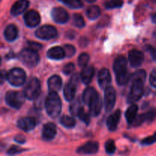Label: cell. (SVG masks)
<instances>
[{
	"label": "cell",
	"mask_w": 156,
	"mask_h": 156,
	"mask_svg": "<svg viewBox=\"0 0 156 156\" xmlns=\"http://www.w3.org/2000/svg\"><path fill=\"white\" fill-rule=\"evenodd\" d=\"M45 107L49 116L53 118L57 117L62 110V102L57 93L50 91L45 101Z\"/></svg>",
	"instance_id": "obj_1"
},
{
	"label": "cell",
	"mask_w": 156,
	"mask_h": 156,
	"mask_svg": "<svg viewBox=\"0 0 156 156\" xmlns=\"http://www.w3.org/2000/svg\"><path fill=\"white\" fill-rule=\"evenodd\" d=\"M19 58L21 62L28 67H34L40 61L39 54L35 50L30 48L21 50L19 54Z\"/></svg>",
	"instance_id": "obj_2"
},
{
	"label": "cell",
	"mask_w": 156,
	"mask_h": 156,
	"mask_svg": "<svg viewBox=\"0 0 156 156\" xmlns=\"http://www.w3.org/2000/svg\"><path fill=\"white\" fill-rule=\"evenodd\" d=\"M24 93L17 91H9L5 94V101L9 106L19 109L23 105L25 98Z\"/></svg>",
	"instance_id": "obj_3"
},
{
	"label": "cell",
	"mask_w": 156,
	"mask_h": 156,
	"mask_svg": "<svg viewBox=\"0 0 156 156\" xmlns=\"http://www.w3.org/2000/svg\"><path fill=\"white\" fill-rule=\"evenodd\" d=\"M25 79V72L21 68H14L7 73L8 82L13 86H21L24 83Z\"/></svg>",
	"instance_id": "obj_4"
},
{
	"label": "cell",
	"mask_w": 156,
	"mask_h": 156,
	"mask_svg": "<svg viewBox=\"0 0 156 156\" xmlns=\"http://www.w3.org/2000/svg\"><path fill=\"white\" fill-rule=\"evenodd\" d=\"M26 98L34 100L39 97L41 94V82L36 78H33L29 81L24 90Z\"/></svg>",
	"instance_id": "obj_5"
},
{
	"label": "cell",
	"mask_w": 156,
	"mask_h": 156,
	"mask_svg": "<svg viewBox=\"0 0 156 156\" xmlns=\"http://www.w3.org/2000/svg\"><path fill=\"white\" fill-rule=\"evenodd\" d=\"M144 82L141 80H133L130 91L128 95L129 103H134L140 100L144 93Z\"/></svg>",
	"instance_id": "obj_6"
},
{
	"label": "cell",
	"mask_w": 156,
	"mask_h": 156,
	"mask_svg": "<svg viewBox=\"0 0 156 156\" xmlns=\"http://www.w3.org/2000/svg\"><path fill=\"white\" fill-rule=\"evenodd\" d=\"M36 36L42 40H50L54 38L57 35V30L55 27L49 24L39 27L35 32Z\"/></svg>",
	"instance_id": "obj_7"
},
{
	"label": "cell",
	"mask_w": 156,
	"mask_h": 156,
	"mask_svg": "<svg viewBox=\"0 0 156 156\" xmlns=\"http://www.w3.org/2000/svg\"><path fill=\"white\" fill-rule=\"evenodd\" d=\"M127 60L123 56H119L115 59L114 62V70L116 76H121L128 74Z\"/></svg>",
	"instance_id": "obj_8"
},
{
	"label": "cell",
	"mask_w": 156,
	"mask_h": 156,
	"mask_svg": "<svg viewBox=\"0 0 156 156\" xmlns=\"http://www.w3.org/2000/svg\"><path fill=\"white\" fill-rule=\"evenodd\" d=\"M116 102V91L111 86L105 88V107L106 111H110L113 109Z\"/></svg>",
	"instance_id": "obj_9"
},
{
	"label": "cell",
	"mask_w": 156,
	"mask_h": 156,
	"mask_svg": "<svg viewBox=\"0 0 156 156\" xmlns=\"http://www.w3.org/2000/svg\"><path fill=\"white\" fill-rule=\"evenodd\" d=\"M51 15L53 19L59 24H65L69 21V14L63 8L56 7L52 10Z\"/></svg>",
	"instance_id": "obj_10"
},
{
	"label": "cell",
	"mask_w": 156,
	"mask_h": 156,
	"mask_svg": "<svg viewBox=\"0 0 156 156\" xmlns=\"http://www.w3.org/2000/svg\"><path fill=\"white\" fill-rule=\"evenodd\" d=\"M24 19L25 24L30 27H36L41 22L40 14L35 10H30L26 12L24 16Z\"/></svg>",
	"instance_id": "obj_11"
},
{
	"label": "cell",
	"mask_w": 156,
	"mask_h": 156,
	"mask_svg": "<svg viewBox=\"0 0 156 156\" xmlns=\"http://www.w3.org/2000/svg\"><path fill=\"white\" fill-rule=\"evenodd\" d=\"M129 62L132 67H138L142 65L144 61V54L140 50H130L129 53Z\"/></svg>",
	"instance_id": "obj_12"
},
{
	"label": "cell",
	"mask_w": 156,
	"mask_h": 156,
	"mask_svg": "<svg viewBox=\"0 0 156 156\" xmlns=\"http://www.w3.org/2000/svg\"><path fill=\"white\" fill-rule=\"evenodd\" d=\"M88 106H89V111L91 116L96 117L100 114L102 108V100L98 93H97L95 96L91 99Z\"/></svg>",
	"instance_id": "obj_13"
},
{
	"label": "cell",
	"mask_w": 156,
	"mask_h": 156,
	"mask_svg": "<svg viewBox=\"0 0 156 156\" xmlns=\"http://www.w3.org/2000/svg\"><path fill=\"white\" fill-rule=\"evenodd\" d=\"M99 149L98 143L95 141H88L85 143L83 146H80L77 149V152L79 154L83 155H90V154H94L98 152Z\"/></svg>",
	"instance_id": "obj_14"
},
{
	"label": "cell",
	"mask_w": 156,
	"mask_h": 156,
	"mask_svg": "<svg viewBox=\"0 0 156 156\" xmlns=\"http://www.w3.org/2000/svg\"><path fill=\"white\" fill-rule=\"evenodd\" d=\"M76 77L73 78L71 80L67 83L64 87V96H65L66 100L71 101L73 100L76 94V87H77V82L76 81Z\"/></svg>",
	"instance_id": "obj_15"
},
{
	"label": "cell",
	"mask_w": 156,
	"mask_h": 156,
	"mask_svg": "<svg viewBox=\"0 0 156 156\" xmlns=\"http://www.w3.org/2000/svg\"><path fill=\"white\" fill-rule=\"evenodd\" d=\"M98 80L99 85L103 89H105L107 87L109 86V84L111 82V76L109 70L106 68L101 69L98 73Z\"/></svg>",
	"instance_id": "obj_16"
},
{
	"label": "cell",
	"mask_w": 156,
	"mask_h": 156,
	"mask_svg": "<svg viewBox=\"0 0 156 156\" xmlns=\"http://www.w3.org/2000/svg\"><path fill=\"white\" fill-rule=\"evenodd\" d=\"M18 126L22 130L27 132L32 130L36 126V120L31 117H22L18 120Z\"/></svg>",
	"instance_id": "obj_17"
},
{
	"label": "cell",
	"mask_w": 156,
	"mask_h": 156,
	"mask_svg": "<svg viewBox=\"0 0 156 156\" xmlns=\"http://www.w3.org/2000/svg\"><path fill=\"white\" fill-rule=\"evenodd\" d=\"M29 6V1L28 0H18L15 2V4L12 5L11 9V14L14 16L20 15L23 13Z\"/></svg>",
	"instance_id": "obj_18"
},
{
	"label": "cell",
	"mask_w": 156,
	"mask_h": 156,
	"mask_svg": "<svg viewBox=\"0 0 156 156\" xmlns=\"http://www.w3.org/2000/svg\"><path fill=\"white\" fill-rule=\"evenodd\" d=\"M43 138L45 140H51L56 134V126L53 123H47L44 126L42 131Z\"/></svg>",
	"instance_id": "obj_19"
},
{
	"label": "cell",
	"mask_w": 156,
	"mask_h": 156,
	"mask_svg": "<svg viewBox=\"0 0 156 156\" xmlns=\"http://www.w3.org/2000/svg\"><path fill=\"white\" fill-rule=\"evenodd\" d=\"M120 116H121V112L120 110H117L115 112H114L108 117V120H107V126H108L109 130L114 131L117 129V125L120 122Z\"/></svg>",
	"instance_id": "obj_20"
},
{
	"label": "cell",
	"mask_w": 156,
	"mask_h": 156,
	"mask_svg": "<svg viewBox=\"0 0 156 156\" xmlns=\"http://www.w3.org/2000/svg\"><path fill=\"white\" fill-rule=\"evenodd\" d=\"M94 75V68L93 66H85L82 69L81 73V78L82 82L85 84L88 85L92 80L93 76Z\"/></svg>",
	"instance_id": "obj_21"
},
{
	"label": "cell",
	"mask_w": 156,
	"mask_h": 156,
	"mask_svg": "<svg viewBox=\"0 0 156 156\" xmlns=\"http://www.w3.org/2000/svg\"><path fill=\"white\" fill-rule=\"evenodd\" d=\"M47 56L52 59H61L66 56L64 49L61 47H54L47 52Z\"/></svg>",
	"instance_id": "obj_22"
},
{
	"label": "cell",
	"mask_w": 156,
	"mask_h": 156,
	"mask_svg": "<svg viewBox=\"0 0 156 156\" xmlns=\"http://www.w3.org/2000/svg\"><path fill=\"white\" fill-rule=\"evenodd\" d=\"M62 87V79L59 76H53L48 80V88L50 91L57 92Z\"/></svg>",
	"instance_id": "obj_23"
},
{
	"label": "cell",
	"mask_w": 156,
	"mask_h": 156,
	"mask_svg": "<svg viewBox=\"0 0 156 156\" xmlns=\"http://www.w3.org/2000/svg\"><path fill=\"white\" fill-rule=\"evenodd\" d=\"M5 38L8 41H14L18 37V28L15 24H9L4 31Z\"/></svg>",
	"instance_id": "obj_24"
},
{
	"label": "cell",
	"mask_w": 156,
	"mask_h": 156,
	"mask_svg": "<svg viewBox=\"0 0 156 156\" xmlns=\"http://www.w3.org/2000/svg\"><path fill=\"white\" fill-rule=\"evenodd\" d=\"M137 113H138V106L136 105H132L128 108L125 113V117L127 120L129 124H132L137 117Z\"/></svg>",
	"instance_id": "obj_25"
},
{
	"label": "cell",
	"mask_w": 156,
	"mask_h": 156,
	"mask_svg": "<svg viewBox=\"0 0 156 156\" xmlns=\"http://www.w3.org/2000/svg\"><path fill=\"white\" fill-rule=\"evenodd\" d=\"M86 15L88 18L91 20H94L98 18L101 15V9L98 6L91 5L87 9Z\"/></svg>",
	"instance_id": "obj_26"
},
{
	"label": "cell",
	"mask_w": 156,
	"mask_h": 156,
	"mask_svg": "<svg viewBox=\"0 0 156 156\" xmlns=\"http://www.w3.org/2000/svg\"><path fill=\"white\" fill-rule=\"evenodd\" d=\"M97 91H95V89L93 88H88L85 90L83 93V101L85 102V105H89L90 101H91V99L95 96V94H97Z\"/></svg>",
	"instance_id": "obj_27"
},
{
	"label": "cell",
	"mask_w": 156,
	"mask_h": 156,
	"mask_svg": "<svg viewBox=\"0 0 156 156\" xmlns=\"http://www.w3.org/2000/svg\"><path fill=\"white\" fill-rule=\"evenodd\" d=\"M76 120L69 116H62L60 119V123L66 128H73L76 125Z\"/></svg>",
	"instance_id": "obj_28"
},
{
	"label": "cell",
	"mask_w": 156,
	"mask_h": 156,
	"mask_svg": "<svg viewBox=\"0 0 156 156\" xmlns=\"http://www.w3.org/2000/svg\"><path fill=\"white\" fill-rule=\"evenodd\" d=\"M73 9H79L83 6V2L81 0H59Z\"/></svg>",
	"instance_id": "obj_29"
},
{
	"label": "cell",
	"mask_w": 156,
	"mask_h": 156,
	"mask_svg": "<svg viewBox=\"0 0 156 156\" xmlns=\"http://www.w3.org/2000/svg\"><path fill=\"white\" fill-rule=\"evenodd\" d=\"M73 21H74V24L76 27H79V28H82L85 25V20L84 18L82 16V15L79 13H76L73 15Z\"/></svg>",
	"instance_id": "obj_30"
},
{
	"label": "cell",
	"mask_w": 156,
	"mask_h": 156,
	"mask_svg": "<svg viewBox=\"0 0 156 156\" xmlns=\"http://www.w3.org/2000/svg\"><path fill=\"white\" fill-rule=\"evenodd\" d=\"M82 108V107L81 106V104L79 101H75L72 102V104L70 105V112L74 116H78L79 111Z\"/></svg>",
	"instance_id": "obj_31"
},
{
	"label": "cell",
	"mask_w": 156,
	"mask_h": 156,
	"mask_svg": "<svg viewBox=\"0 0 156 156\" xmlns=\"http://www.w3.org/2000/svg\"><path fill=\"white\" fill-rule=\"evenodd\" d=\"M146 73L145 70L140 69L137 70L132 76H131V81L133 80H141L143 82L146 81Z\"/></svg>",
	"instance_id": "obj_32"
},
{
	"label": "cell",
	"mask_w": 156,
	"mask_h": 156,
	"mask_svg": "<svg viewBox=\"0 0 156 156\" xmlns=\"http://www.w3.org/2000/svg\"><path fill=\"white\" fill-rule=\"evenodd\" d=\"M89 55L86 53H83L79 56V59H78V63L80 67L84 68L85 66H86L87 64H88V61H89Z\"/></svg>",
	"instance_id": "obj_33"
},
{
	"label": "cell",
	"mask_w": 156,
	"mask_h": 156,
	"mask_svg": "<svg viewBox=\"0 0 156 156\" xmlns=\"http://www.w3.org/2000/svg\"><path fill=\"white\" fill-rule=\"evenodd\" d=\"M123 0H109L107 2L105 5L108 9H115V8H120L123 5Z\"/></svg>",
	"instance_id": "obj_34"
},
{
	"label": "cell",
	"mask_w": 156,
	"mask_h": 156,
	"mask_svg": "<svg viewBox=\"0 0 156 156\" xmlns=\"http://www.w3.org/2000/svg\"><path fill=\"white\" fill-rule=\"evenodd\" d=\"M105 149L108 154H113L116 150V146L114 141L112 140H109L105 143Z\"/></svg>",
	"instance_id": "obj_35"
},
{
	"label": "cell",
	"mask_w": 156,
	"mask_h": 156,
	"mask_svg": "<svg viewBox=\"0 0 156 156\" xmlns=\"http://www.w3.org/2000/svg\"><path fill=\"white\" fill-rule=\"evenodd\" d=\"M64 51H65L66 56L67 57H71L76 53V48H75L74 46L71 45V44H67L65 45V47H63Z\"/></svg>",
	"instance_id": "obj_36"
},
{
	"label": "cell",
	"mask_w": 156,
	"mask_h": 156,
	"mask_svg": "<svg viewBox=\"0 0 156 156\" xmlns=\"http://www.w3.org/2000/svg\"><path fill=\"white\" fill-rule=\"evenodd\" d=\"M78 117L81 119V120H82L83 122H85V123H87V124L89 123V120H89L90 119L89 115H88V114H86V112H85L83 108H82V109L79 111V114H78Z\"/></svg>",
	"instance_id": "obj_37"
},
{
	"label": "cell",
	"mask_w": 156,
	"mask_h": 156,
	"mask_svg": "<svg viewBox=\"0 0 156 156\" xmlns=\"http://www.w3.org/2000/svg\"><path fill=\"white\" fill-rule=\"evenodd\" d=\"M24 149L23 148L19 147L18 146H12L10 149H8L7 153L9 155H16V154L21 153V152H24Z\"/></svg>",
	"instance_id": "obj_38"
},
{
	"label": "cell",
	"mask_w": 156,
	"mask_h": 156,
	"mask_svg": "<svg viewBox=\"0 0 156 156\" xmlns=\"http://www.w3.org/2000/svg\"><path fill=\"white\" fill-rule=\"evenodd\" d=\"M75 69V65L72 62H69V63H67L64 66L63 69H62V72H63L64 74L66 75H69L74 71Z\"/></svg>",
	"instance_id": "obj_39"
},
{
	"label": "cell",
	"mask_w": 156,
	"mask_h": 156,
	"mask_svg": "<svg viewBox=\"0 0 156 156\" xmlns=\"http://www.w3.org/2000/svg\"><path fill=\"white\" fill-rule=\"evenodd\" d=\"M156 142V132L154 133V135L151 136L146 137L144 140H142V144L143 145H151L153 144Z\"/></svg>",
	"instance_id": "obj_40"
},
{
	"label": "cell",
	"mask_w": 156,
	"mask_h": 156,
	"mask_svg": "<svg viewBox=\"0 0 156 156\" xmlns=\"http://www.w3.org/2000/svg\"><path fill=\"white\" fill-rule=\"evenodd\" d=\"M144 116L145 118H146V120L152 121L156 117V109H153L152 111H149L146 114H144Z\"/></svg>",
	"instance_id": "obj_41"
},
{
	"label": "cell",
	"mask_w": 156,
	"mask_h": 156,
	"mask_svg": "<svg viewBox=\"0 0 156 156\" xmlns=\"http://www.w3.org/2000/svg\"><path fill=\"white\" fill-rule=\"evenodd\" d=\"M27 44H28V48L31 49V50H35V51H37V50H41V49L42 48V45L37 42L30 41V42L27 43Z\"/></svg>",
	"instance_id": "obj_42"
},
{
	"label": "cell",
	"mask_w": 156,
	"mask_h": 156,
	"mask_svg": "<svg viewBox=\"0 0 156 156\" xmlns=\"http://www.w3.org/2000/svg\"><path fill=\"white\" fill-rule=\"evenodd\" d=\"M149 82H150V84L152 86L156 88V68L154 69L152 73H151L150 77H149Z\"/></svg>",
	"instance_id": "obj_43"
},
{
	"label": "cell",
	"mask_w": 156,
	"mask_h": 156,
	"mask_svg": "<svg viewBox=\"0 0 156 156\" xmlns=\"http://www.w3.org/2000/svg\"><path fill=\"white\" fill-rule=\"evenodd\" d=\"M15 140L18 143H24L25 142V137L22 135H18L15 136Z\"/></svg>",
	"instance_id": "obj_44"
},
{
	"label": "cell",
	"mask_w": 156,
	"mask_h": 156,
	"mask_svg": "<svg viewBox=\"0 0 156 156\" xmlns=\"http://www.w3.org/2000/svg\"><path fill=\"white\" fill-rule=\"evenodd\" d=\"M152 20H153L154 22H156V14H154V15H152Z\"/></svg>",
	"instance_id": "obj_45"
},
{
	"label": "cell",
	"mask_w": 156,
	"mask_h": 156,
	"mask_svg": "<svg viewBox=\"0 0 156 156\" xmlns=\"http://www.w3.org/2000/svg\"><path fill=\"white\" fill-rule=\"evenodd\" d=\"M4 72L2 71V82H3V79H4Z\"/></svg>",
	"instance_id": "obj_46"
},
{
	"label": "cell",
	"mask_w": 156,
	"mask_h": 156,
	"mask_svg": "<svg viewBox=\"0 0 156 156\" xmlns=\"http://www.w3.org/2000/svg\"><path fill=\"white\" fill-rule=\"evenodd\" d=\"M86 2H95V0H85Z\"/></svg>",
	"instance_id": "obj_47"
},
{
	"label": "cell",
	"mask_w": 156,
	"mask_h": 156,
	"mask_svg": "<svg viewBox=\"0 0 156 156\" xmlns=\"http://www.w3.org/2000/svg\"><path fill=\"white\" fill-rule=\"evenodd\" d=\"M155 59H156V56H155Z\"/></svg>",
	"instance_id": "obj_48"
}]
</instances>
